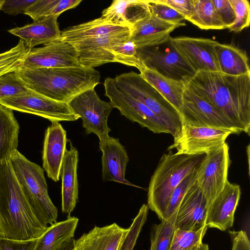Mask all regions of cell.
I'll use <instances>...</instances> for the list:
<instances>
[{"label":"cell","mask_w":250,"mask_h":250,"mask_svg":"<svg viewBox=\"0 0 250 250\" xmlns=\"http://www.w3.org/2000/svg\"><path fill=\"white\" fill-rule=\"evenodd\" d=\"M68 104L82 120L86 134L94 133L99 139L108 135L111 129L107 120L113 107L110 102L100 98L95 88L81 92L70 100Z\"/></svg>","instance_id":"30bf717a"},{"label":"cell","mask_w":250,"mask_h":250,"mask_svg":"<svg viewBox=\"0 0 250 250\" xmlns=\"http://www.w3.org/2000/svg\"><path fill=\"white\" fill-rule=\"evenodd\" d=\"M177 212L167 220H162L159 224L154 225L150 234V250H169L175 230Z\"/></svg>","instance_id":"1f68e13d"},{"label":"cell","mask_w":250,"mask_h":250,"mask_svg":"<svg viewBox=\"0 0 250 250\" xmlns=\"http://www.w3.org/2000/svg\"><path fill=\"white\" fill-rule=\"evenodd\" d=\"M36 0H5L2 11L9 15L16 16L18 14H25L27 9Z\"/></svg>","instance_id":"7bdbcfd3"},{"label":"cell","mask_w":250,"mask_h":250,"mask_svg":"<svg viewBox=\"0 0 250 250\" xmlns=\"http://www.w3.org/2000/svg\"><path fill=\"white\" fill-rule=\"evenodd\" d=\"M12 110L33 114L53 121H74L80 118L68 103L57 101L29 89L26 92L0 99Z\"/></svg>","instance_id":"8fae6325"},{"label":"cell","mask_w":250,"mask_h":250,"mask_svg":"<svg viewBox=\"0 0 250 250\" xmlns=\"http://www.w3.org/2000/svg\"><path fill=\"white\" fill-rule=\"evenodd\" d=\"M229 146L225 143L207 152L197 168L196 183L209 206L229 181Z\"/></svg>","instance_id":"ba28073f"},{"label":"cell","mask_w":250,"mask_h":250,"mask_svg":"<svg viewBox=\"0 0 250 250\" xmlns=\"http://www.w3.org/2000/svg\"><path fill=\"white\" fill-rule=\"evenodd\" d=\"M70 66H82L73 45L61 39L30 49L22 66L27 69Z\"/></svg>","instance_id":"9a60e30c"},{"label":"cell","mask_w":250,"mask_h":250,"mask_svg":"<svg viewBox=\"0 0 250 250\" xmlns=\"http://www.w3.org/2000/svg\"><path fill=\"white\" fill-rule=\"evenodd\" d=\"M150 14L161 20L182 26L186 25L185 18L160 0H148Z\"/></svg>","instance_id":"74e56055"},{"label":"cell","mask_w":250,"mask_h":250,"mask_svg":"<svg viewBox=\"0 0 250 250\" xmlns=\"http://www.w3.org/2000/svg\"><path fill=\"white\" fill-rule=\"evenodd\" d=\"M150 15L148 0H114L101 17L112 23L131 28Z\"/></svg>","instance_id":"cb8c5ba5"},{"label":"cell","mask_w":250,"mask_h":250,"mask_svg":"<svg viewBox=\"0 0 250 250\" xmlns=\"http://www.w3.org/2000/svg\"><path fill=\"white\" fill-rule=\"evenodd\" d=\"M48 227L30 208L9 159L0 162V236L17 241L35 240Z\"/></svg>","instance_id":"7a4b0ae2"},{"label":"cell","mask_w":250,"mask_h":250,"mask_svg":"<svg viewBox=\"0 0 250 250\" xmlns=\"http://www.w3.org/2000/svg\"><path fill=\"white\" fill-rule=\"evenodd\" d=\"M187 21L201 29H226L212 0H193L192 11Z\"/></svg>","instance_id":"4dcf8cb0"},{"label":"cell","mask_w":250,"mask_h":250,"mask_svg":"<svg viewBox=\"0 0 250 250\" xmlns=\"http://www.w3.org/2000/svg\"><path fill=\"white\" fill-rule=\"evenodd\" d=\"M216 12L226 28L231 26L235 20V13L229 0H212Z\"/></svg>","instance_id":"b9f144b4"},{"label":"cell","mask_w":250,"mask_h":250,"mask_svg":"<svg viewBox=\"0 0 250 250\" xmlns=\"http://www.w3.org/2000/svg\"><path fill=\"white\" fill-rule=\"evenodd\" d=\"M142 77L179 111L186 83L166 78L146 68L140 71Z\"/></svg>","instance_id":"f546056e"},{"label":"cell","mask_w":250,"mask_h":250,"mask_svg":"<svg viewBox=\"0 0 250 250\" xmlns=\"http://www.w3.org/2000/svg\"><path fill=\"white\" fill-rule=\"evenodd\" d=\"M79 219L69 216L67 219L48 226L36 239L33 250H54L64 242L74 237Z\"/></svg>","instance_id":"83f0119b"},{"label":"cell","mask_w":250,"mask_h":250,"mask_svg":"<svg viewBox=\"0 0 250 250\" xmlns=\"http://www.w3.org/2000/svg\"><path fill=\"white\" fill-rule=\"evenodd\" d=\"M19 132L13 110L0 103V162L9 159L17 149Z\"/></svg>","instance_id":"f1b7e54d"},{"label":"cell","mask_w":250,"mask_h":250,"mask_svg":"<svg viewBox=\"0 0 250 250\" xmlns=\"http://www.w3.org/2000/svg\"><path fill=\"white\" fill-rule=\"evenodd\" d=\"M130 30L128 27L114 24L100 17L65 28L61 31V39L71 43Z\"/></svg>","instance_id":"484cf974"},{"label":"cell","mask_w":250,"mask_h":250,"mask_svg":"<svg viewBox=\"0 0 250 250\" xmlns=\"http://www.w3.org/2000/svg\"><path fill=\"white\" fill-rule=\"evenodd\" d=\"M145 68L175 81L187 83L196 72L171 43V37L158 44L137 48Z\"/></svg>","instance_id":"52a82bcc"},{"label":"cell","mask_w":250,"mask_h":250,"mask_svg":"<svg viewBox=\"0 0 250 250\" xmlns=\"http://www.w3.org/2000/svg\"><path fill=\"white\" fill-rule=\"evenodd\" d=\"M28 90L17 70L0 76V99L21 94Z\"/></svg>","instance_id":"e575fe53"},{"label":"cell","mask_w":250,"mask_h":250,"mask_svg":"<svg viewBox=\"0 0 250 250\" xmlns=\"http://www.w3.org/2000/svg\"><path fill=\"white\" fill-rule=\"evenodd\" d=\"M208 227L205 226L196 231L175 229L169 250H196L203 243Z\"/></svg>","instance_id":"d6a6232c"},{"label":"cell","mask_w":250,"mask_h":250,"mask_svg":"<svg viewBox=\"0 0 250 250\" xmlns=\"http://www.w3.org/2000/svg\"><path fill=\"white\" fill-rule=\"evenodd\" d=\"M67 142L66 132L62 125L51 122L45 132L42 158L48 177L55 182L60 179Z\"/></svg>","instance_id":"ffe728a7"},{"label":"cell","mask_w":250,"mask_h":250,"mask_svg":"<svg viewBox=\"0 0 250 250\" xmlns=\"http://www.w3.org/2000/svg\"><path fill=\"white\" fill-rule=\"evenodd\" d=\"M5 0H0V10H2L3 4Z\"/></svg>","instance_id":"f907efd6"},{"label":"cell","mask_w":250,"mask_h":250,"mask_svg":"<svg viewBox=\"0 0 250 250\" xmlns=\"http://www.w3.org/2000/svg\"><path fill=\"white\" fill-rule=\"evenodd\" d=\"M179 112L183 125L226 129L240 133L220 110L196 94L186 83Z\"/></svg>","instance_id":"7c38bea8"},{"label":"cell","mask_w":250,"mask_h":250,"mask_svg":"<svg viewBox=\"0 0 250 250\" xmlns=\"http://www.w3.org/2000/svg\"><path fill=\"white\" fill-rule=\"evenodd\" d=\"M180 25L161 20L151 14L131 27L129 39L137 48L152 46L166 41Z\"/></svg>","instance_id":"603a6c76"},{"label":"cell","mask_w":250,"mask_h":250,"mask_svg":"<svg viewBox=\"0 0 250 250\" xmlns=\"http://www.w3.org/2000/svg\"><path fill=\"white\" fill-rule=\"evenodd\" d=\"M36 239L17 241L0 236V250H33Z\"/></svg>","instance_id":"ee69618b"},{"label":"cell","mask_w":250,"mask_h":250,"mask_svg":"<svg viewBox=\"0 0 250 250\" xmlns=\"http://www.w3.org/2000/svg\"><path fill=\"white\" fill-rule=\"evenodd\" d=\"M214 48L220 72L232 76L250 74L249 58L245 51L217 42Z\"/></svg>","instance_id":"4316f807"},{"label":"cell","mask_w":250,"mask_h":250,"mask_svg":"<svg viewBox=\"0 0 250 250\" xmlns=\"http://www.w3.org/2000/svg\"><path fill=\"white\" fill-rule=\"evenodd\" d=\"M147 205L143 204L129 227L126 235L119 250H133L143 226L145 224L148 212Z\"/></svg>","instance_id":"8d00e7d4"},{"label":"cell","mask_w":250,"mask_h":250,"mask_svg":"<svg viewBox=\"0 0 250 250\" xmlns=\"http://www.w3.org/2000/svg\"><path fill=\"white\" fill-rule=\"evenodd\" d=\"M196 170L187 176L174 189L163 220L168 219L174 213L177 212L184 196L196 182Z\"/></svg>","instance_id":"d590c367"},{"label":"cell","mask_w":250,"mask_h":250,"mask_svg":"<svg viewBox=\"0 0 250 250\" xmlns=\"http://www.w3.org/2000/svg\"><path fill=\"white\" fill-rule=\"evenodd\" d=\"M59 0H36L26 10L25 15L30 16L34 22L52 16L53 9Z\"/></svg>","instance_id":"60d3db41"},{"label":"cell","mask_w":250,"mask_h":250,"mask_svg":"<svg viewBox=\"0 0 250 250\" xmlns=\"http://www.w3.org/2000/svg\"><path fill=\"white\" fill-rule=\"evenodd\" d=\"M196 250H209V249L208 244L203 243Z\"/></svg>","instance_id":"681fc988"},{"label":"cell","mask_w":250,"mask_h":250,"mask_svg":"<svg viewBox=\"0 0 250 250\" xmlns=\"http://www.w3.org/2000/svg\"><path fill=\"white\" fill-rule=\"evenodd\" d=\"M99 148L102 152V179L104 182L112 181L126 185L135 186L125 178L129 158L124 146L118 138L108 135L99 139Z\"/></svg>","instance_id":"e0dca14e"},{"label":"cell","mask_w":250,"mask_h":250,"mask_svg":"<svg viewBox=\"0 0 250 250\" xmlns=\"http://www.w3.org/2000/svg\"><path fill=\"white\" fill-rule=\"evenodd\" d=\"M205 154L189 155L171 150L163 154L150 180L147 205L161 220L173 191L187 176L197 169Z\"/></svg>","instance_id":"277c9868"},{"label":"cell","mask_w":250,"mask_h":250,"mask_svg":"<svg viewBox=\"0 0 250 250\" xmlns=\"http://www.w3.org/2000/svg\"><path fill=\"white\" fill-rule=\"evenodd\" d=\"M9 160L23 195L38 220L46 227L57 222L58 209L48 195L43 169L17 149L11 154Z\"/></svg>","instance_id":"5b68a950"},{"label":"cell","mask_w":250,"mask_h":250,"mask_svg":"<svg viewBox=\"0 0 250 250\" xmlns=\"http://www.w3.org/2000/svg\"><path fill=\"white\" fill-rule=\"evenodd\" d=\"M171 42L196 73L220 71L214 48L217 41L202 38L171 37Z\"/></svg>","instance_id":"2e32d148"},{"label":"cell","mask_w":250,"mask_h":250,"mask_svg":"<svg viewBox=\"0 0 250 250\" xmlns=\"http://www.w3.org/2000/svg\"><path fill=\"white\" fill-rule=\"evenodd\" d=\"M130 30L71 42L75 48L79 63L93 68L109 62H115L111 49L130 38Z\"/></svg>","instance_id":"5bb4252c"},{"label":"cell","mask_w":250,"mask_h":250,"mask_svg":"<svg viewBox=\"0 0 250 250\" xmlns=\"http://www.w3.org/2000/svg\"><path fill=\"white\" fill-rule=\"evenodd\" d=\"M118 86L152 111L165 125L173 138L181 132L179 111L139 73L131 71L114 78Z\"/></svg>","instance_id":"8992f818"},{"label":"cell","mask_w":250,"mask_h":250,"mask_svg":"<svg viewBox=\"0 0 250 250\" xmlns=\"http://www.w3.org/2000/svg\"><path fill=\"white\" fill-rule=\"evenodd\" d=\"M104 85L105 95L122 115L154 133L169 134L164 123L145 104L119 88L114 78H106Z\"/></svg>","instance_id":"9c48e42d"},{"label":"cell","mask_w":250,"mask_h":250,"mask_svg":"<svg viewBox=\"0 0 250 250\" xmlns=\"http://www.w3.org/2000/svg\"><path fill=\"white\" fill-rule=\"evenodd\" d=\"M29 50L24 42L20 40L15 47L0 54V68L16 64L22 65Z\"/></svg>","instance_id":"ab89813d"},{"label":"cell","mask_w":250,"mask_h":250,"mask_svg":"<svg viewBox=\"0 0 250 250\" xmlns=\"http://www.w3.org/2000/svg\"><path fill=\"white\" fill-rule=\"evenodd\" d=\"M75 240L73 238L66 240L54 250H74Z\"/></svg>","instance_id":"c3c4849f"},{"label":"cell","mask_w":250,"mask_h":250,"mask_svg":"<svg viewBox=\"0 0 250 250\" xmlns=\"http://www.w3.org/2000/svg\"><path fill=\"white\" fill-rule=\"evenodd\" d=\"M57 16H51L22 27L8 30L18 36L31 49L39 44L46 45L61 39Z\"/></svg>","instance_id":"d4e9b609"},{"label":"cell","mask_w":250,"mask_h":250,"mask_svg":"<svg viewBox=\"0 0 250 250\" xmlns=\"http://www.w3.org/2000/svg\"><path fill=\"white\" fill-rule=\"evenodd\" d=\"M183 15L186 20L190 17L193 9V0H160Z\"/></svg>","instance_id":"bcb514c9"},{"label":"cell","mask_w":250,"mask_h":250,"mask_svg":"<svg viewBox=\"0 0 250 250\" xmlns=\"http://www.w3.org/2000/svg\"><path fill=\"white\" fill-rule=\"evenodd\" d=\"M17 72L28 88L51 99L67 103L100 83V72L93 68L70 66L27 69Z\"/></svg>","instance_id":"3957f363"},{"label":"cell","mask_w":250,"mask_h":250,"mask_svg":"<svg viewBox=\"0 0 250 250\" xmlns=\"http://www.w3.org/2000/svg\"><path fill=\"white\" fill-rule=\"evenodd\" d=\"M82 1V0H59L53 9L52 16L59 17L65 11L77 7Z\"/></svg>","instance_id":"7dc6e473"},{"label":"cell","mask_w":250,"mask_h":250,"mask_svg":"<svg viewBox=\"0 0 250 250\" xmlns=\"http://www.w3.org/2000/svg\"><path fill=\"white\" fill-rule=\"evenodd\" d=\"M128 230L116 223L95 226L75 240L74 250H119Z\"/></svg>","instance_id":"44dd1931"},{"label":"cell","mask_w":250,"mask_h":250,"mask_svg":"<svg viewBox=\"0 0 250 250\" xmlns=\"http://www.w3.org/2000/svg\"><path fill=\"white\" fill-rule=\"evenodd\" d=\"M232 134L235 133L229 129L183 125L168 150L176 149L177 153L189 155L206 154L226 143Z\"/></svg>","instance_id":"4fadbf2b"},{"label":"cell","mask_w":250,"mask_h":250,"mask_svg":"<svg viewBox=\"0 0 250 250\" xmlns=\"http://www.w3.org/2000/svg\"><path fill=\"white\" fill-rule=\"evenodd\" d=\"M231 250H250V241L246 231L229 230Z\"/></svg>","instance_id":"f6af8a7d"},{"label":"cell","mask_w":250,"mask_h":250,"mask_svg":"<svg viewBox=\"0 0 250 250\" xmlns=\"http://www.w3.org/2000/svg\"><path fill=\"white\" fill-rule=\"evenodd\" d=\"M70 148L66 149L60 176L62 178V211L70 216L78 201L79 184L77 168L79 152L70 141Z\"/></svg>","instance_id":"7402d4cb"},{"label":"cell","mask_w":250,"mask_h":250,"mask_svg":"<svg viewBox=\"0 0 250 250\" xmlns=\"http://www.w3.org/2000/svg\"><path fill=\"white\" fill-rule=\"evenodd\" d=\"M235 13V20L229 30L239 33L249 27L250 22V4L248 0H229Z\"/></svg>","instance_id":"f35d334b"},{"label":"cell","mask_w":250,"mask_h":250,"mask_svg":"<svg viewBox=\"0 0 250 250\" xmlns=\"http://www.w3.org/2000/svg\"><path fill=\"white\" fill-rule=\"evenodd\" d=\"M186 84L220 110L240 133L250 135V74L199 71Z\"/></svg>","instance_id":"6da1fadb"},{"label":"cell","mask_w":250,"mask_h":250,"mask_svg":"<svg viewBox=\"0 0 250 250\" xmlns=\"http://www.w3.org/2000/svg\"><path fill=\"white\" fill-rule=\"evenodd\" d=\"M240 196V186L228 181L208 208L206 222L208 228L225 231L231 228Z\"/></svg>","instance_id":"d6986e66"},{"label":"cell","mask_w":250,"mask_h":250,"mask_svg":"<svg viewBox=\"0 0 250 250\" xmlns=\"http://www.w3.org/2000/svg\"><path fill=\"white\" fill-rule=\"evenodd\" d=\"M110 51L114 57L115 62L136 67L140 71L145 67L137 57L135 44L129 39L114 45Z\"/></svg>","instance_id":"836d02e7"},{"label":"cell","mask_w":250,"mask_h":250,"mask_svg":"<svg viewBox=\"0 0 250 250\" xmlns=\"http://www.w3.org/2000/svg\"><path fill=\"white\" fill-rule=\"evenodd\" d=\"M209 207L206 198L195 182L179 206L175 229L196 231L205 227Z\"/></svg>","instance_id":"ac0fdd59"}]
</instances>
